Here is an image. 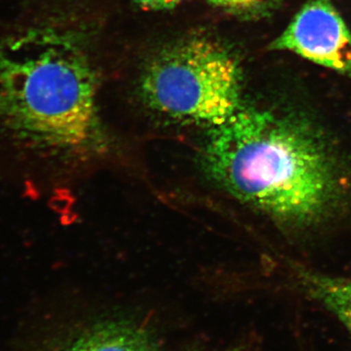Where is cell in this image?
Returning a JSON list of instances; mask_svg holds the SVG:
<instances>
[{
  "label": "cell",
  "mask_w": 351,
  "mask_h": 351,
  "mask_svg": "<svg viewBox=\"0 0 351 351\" xmlns=\"http://www.w3.org/2000/svg\"><path fill=\"white\" fill-rule=\"evenodd\" d=\"M207 172L233 197L289 226L326 217L341 193L336 162L306 120L241 108L215 127Z\"/></svg>",
  "instance_id": "1"
},
{
  "label": "cell",
  "mask_w": 351,
  "mask_h": 351,
  "mask_svg": "<svg viewBox=\"0 0 351 351\" xmlns=\"http://www.w3.org/2000/svg\"><path fill=\"white\" fill-rule=\"evenodd\" d=\"M96 80L77 48L48 31L0 45V114L17 128L55 144L89 138Z\"/></svg>",
  "instance_id": "2"
},
{
  "label": "cell",
  "mask_w": 351,
  "mask_h": 351,
  "mask_svg": "<svg viewBox=\"0 0 351 351\" xmlns=\"http://www.w3.org/2000/svg\"><path fill=\"white\" fill-rule=\"evenodd\" d=\"M142 91L154 110L205 125H223L242 108L237 62L206 39L181 41L157 55Z\"/></svg>",
  "instance_id": "3"
},
{
  "label": "cell",
  "mask_w": 351,
  "mask_h": 351,
  "mask_svg": "<svg viewBox=\"0 0 351 351\" xmlns=\"http://www.w3.org/2000/svg\"><path fill=\"white\" fill-rule=\"evenodd\" d=\"M271 48L292 51L313 63L351 75V34L329 0L306 3Z\"/></svg>",
  "instance_id": "4"
},
{
  "label": "cell",
  "mask_w": 351,
  "mask_h": 351,
  "mask_svg": "<svg viewBox=\"0 0 351 351\" xmlns=\"http://www.w3.org/2000/svg\"><path fill=\"white\" fill-rule=\"evenodd\" d=\"M55 351H160L152 330L126 319L99 321L76 332Z\"/></svg>",
  "instance_id": "5"
},
{
  "label": "cell",
  "mask_w": 351,
  "mask_h": 351,
  "mask_svg": "<svg viewBox=\"0 0 351 351\" xmlns=\"http://www.w3.org/2000/svg\"><path fill=\"white\" fill-rule=\"evenodd\" d=\"M307 294L334 314L351 334V278L297 269Z\"/></svg>",
  "instance_id": "6"
},
{
  "label": "cell",
  "mask_w": 351,
  "mask_h": 351,
  "mask_svg": "<svg viewBox=\"0 0 351 351\" xmlns=\"http://www.w3.org/2000/svg\"><path fill=\"white\" fill-rule=\"evenodd\" d=\"M137 3L149 9H167L172 8L179 4L182 0H135Z\"/></svg>",
  "instance_id": "7"
},
{
  "label": "cell",
  "mask_w": 351,
  "mask_h": 351,
  "mask_svg": "<svg viewBox=\"0 0 351 351\" xmlns=\"http://www.w3.org/2000/svg\"><path fill=\"white\" fill-rule=\"evenodd\" d=\"M215 5L232 7V8H245L260 3L263 0H208Z\"/></svg>",
  "instance_id": "8"
}]
</instances>
